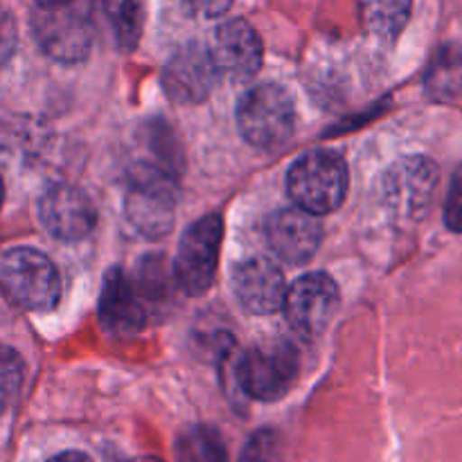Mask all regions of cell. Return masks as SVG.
<instances>
[{"mask_svg":"<svg viewBox=\"0 0 462 462\" xmlns=\"http://www.w3.org/2000/svg\"><path fill=\"white\" fill-rule=\"evenodd\" d=\"M320 224L302 208L275 210L266 221V239L275 255L293 266L307 264L320 246Z\"/></svg>","mask_w":462,"mask_h":462,"instance_id":"obj_13","label":"cell"},{"mask_svg":"<svg viewBox=\"0 0 462 462\" xmlns=\"http://www.w3.org/2000/svg\"><path fill=\"white\" fill-rule=\"evenodd\" d=\"M149 311L135 289L134 280L120 269L113 266L104 275L102 293H99V323L106 332L117 337H134L143 332L147 325Z\"/></svg>","mask_w":462,"mask_h":462,"instance_id":"obj_14","label":"cell"},{"mask_svg":"<svg viewBox=\"0 0 462 462\" xmlns=\"http://www.w3.org/2000/svg\"><path fill=\"white\" fill-rule=\"evenodd\" d=\"M440 171L427 156H409L388 170L383 179V203L402 221H420L429 212Z\"/></svg>","mask_w":462,"mask_h":462,"instance_id":"obj_8","label":"cell"},{"mask_svg":"<svg viewBox=\"0 0 462 462\" xmlns=\"http://www.w3.org/2000/svg\"><path fill=\"white\" fill-rule=\"evenodd\" d=\"M284 314L293 332L305 338L323 337L338 310V287L328 273L298 278L284 296Z\"/></svg>","mask_w":462,"mask_h":462,"instance_id":"obj_9","label":"cell"},{"mask_svg":"<svg viewBox=\"0 0 462 462\" xmlns=\"http://www.w3.org/2000/svg\"><path fill=\"white\" fill-rule=\"evenodd\" d=\"M36 7H59V5H70L75 0H34Z\"/></svg>","mask_w":462,"mask_h":462,"instance_id":"obj_27","label":"cell"},{"mask_svg":"<svg viewBox=\"0 0 462 462\" xmlns=\"http://www.w3.org/2000/svg\"><path fill=\"white\" fill-rule=\"evenodd\" d=\"M25 379V361L14 347L0 346V415L12 406Z\"/></svg>","mask_w":462,"mask_h":462,"instance_id":"obj_20","label":"cell"},{"mask_svg":"<svg viewBox=\"0 0 462 462\" xmlns=\"http://www.w3.org/2000/svg\"><path fill=\"white\" fill-rule=\"evenodd\" d=\"M39 219L52 237L61 242H79L93 233L97 210L84 189L70 183H57L41 197Z\"/></svg>","mask_w":462,"mask_h":462,"instance_id":"obj_11","label":"cell"},{"mask_svg":"<svg viewBox=\"0 0 462 462\" xmlns=\"http://www.w3.org/2000/svg\"><path fill=\"white\" fill-rule=\"evenodd\" d=\"M126 462H162V460L149 458V456H143V458H134V460H126Z\"/></svg>","mask_w":462,"mask_h":462,"instance_id":"obj_28","label":"cell"},{"mask_svg":"<svg viewBox=\"0 0 462 462\" xmlns=\"http://www.w3.org/2000/svg\"><path fill=\"white\" fill-rule=\"evenodd\" d=\"M350 188V171L337 152L316 149L298 158L287 174L293 203L311 215H329L343 206Z\"/></svg>","mask_w":462,"mask_h":462,"instance_id":"obj_2","label":"cell"},{"mask_svg":"<svg viewBox=\"0 0 462 462\" xmlns=\"http://www.w3.org/2000/svg\"><path fill=\"white\" fill-rule=\"evenodd\" d=\"M208 52L217 77H224L233 84H248L260 72L264 59L260 34L244 18L221 23Z\"/></svg>","mask_w":462,"mask_h":462,"instance_id":"obj_10","label":"cell"},{"mask_svg":"<svg viewBox=\"0 0 462 462\" xmlns=\"http://www.w3.org/2000/svg\"><path fill=\"white\" fill-rule=\"evenodd\" d=\"M183 14L192 18H217L230 9L235 0H174Z\"/></svg>","mask_w":462,"mask_h":462,"instance_id":"obj_24","label":"cell"},{"mask_svg":"<svg viewBox=\"0 0 462 462\" xmlns=\"http://www.w3.org/2000/svg\"><path fill=\"white\" fill-rule=\"evenodd\" d=\"M134 284L135 289H138L147 311L152 310V307L170 305L171 291H174L176 284L174 269H171L170 273V269H167L165 264V257L162 255H149L138 264V273H135ZM176 287H179V284H176Z\"/></svg>","mask_w":462,"mask_h":462,"instance_id":"obj_18","label":"cell"},{"mask_svg":"<svg viewBox=\"0 0 462 462\" xmlns=\"http://www.w3.org/2000/svg\"><path fill=\"white\" fill-rule=\"evenodd\" d=\"M224 221L219 215H206L183 233L174 260L176 284L188 296H203L212 287L219 264Z\"/></svg>","mask_w":462,"mask_h":462,"instance_id":"obj_6","label":"cell"},{"mask_svg":"<svg viewBox=\"0 0 462 462\" xmlns=\"http://www.w3.org/2000/svg\"><path fill=\"white\" fill-rule=\"evenodd\" d=\"M3 199H5V185H3V179H0V206H3Z\"/></svg>","mask_w":462,"mask_h":462,"instance_id":"obj_29","label":"cell"},{"mask_svg":"<svg viewBox=\"0 0 462 462\" xmlns=\"http://www.w3.org/2000/svg\"><path fill=\"white\" fill-rule=\"evenodd\" d=\"M32 30L41 50L61 63L84 61L95 41L93 18L72 3L39 7L32 18Z\"/></svg>","mask_w":462,"mask_h":462,"instance_id":"obj_7","label":"cell"},{"mask_svg":"<svg viewBox=\"0 0 462 462\" xmlns=\"http://www.w3.org/2000/svg\"><path fill=\"white\" fill-rule=\"evenodd\" d=\"M233 291L251 314L266 316L282 310L287 282L278 266L266 257H248L233 271Z\"/></svg>","mask_w":462,"mask_h":462,"instance_id":"obj_15","label":"cell"},{"mask_svg":"<svg viewBox=\"0 0 462 462\" xmlns=\"http://www.w3.org/2000/svg\"><path fill=\"white\" fill-rule=\"evenodd\" d=\"M462 90V57L456 50H442L427 72V93L433 99L449 102Z\"/></svg>","mask_w":462,"mask_h":462,"instance_id":"obj_19","label":"cell"},{"mask_svg":"<svg viewBox=\"0 0 462 462\" xmlns=\"http://www.w3.org/2000/svg\"><path fill=\"white\" fill-rule=\"evenodd\" d=\"M176 183L179 176L158 167L135 162L125 197L126 221L143 237H165L176 221Z\"/></svg>","mask_w":462,"mask_h":462,"instance_id":"obj_5","label":"cell"},{"mask_svg":"<svg viewBox=\"0 0 462 462\" xmlns=\"http://www.w3.org/2000/svg\"><path fill=\"white\" fill-rule=\"evenodd\" d=\"M217 70L210 52L199 43H188L176 50L162 68V90L167 97L183 106L203 104L215 88Z\"/></svg>","mask_w":462,"mask_h":462,"instance_id":"obj_12","label":"cell"},{"mask_svg":"<svg viewBox=\"0 0 462 462\" xmlns=\"http://www.w3.org/2000/svg\"><path fill=\"white\" fill-rule=\"evenodd\" d=\"M239 462H284L282 438L273 429H260L248 438Z\"/></svg>","mask_w":462,"mask_h":462,"instance_id":"obj_21","label":"cell"},{"mask_svg":"<svg viewBox=\"0 0 462 462\" xmlns=\"http://www.w3.org/2000/svg\"><path fill=\"white\" fill-rule=\"evenodd\" d=\"M48 462H93V460H90L86 454H81V451H66V454L54 456V458Z\"/></svg>","mask_w":462,"mask_h":462,"instance_id":"obj_26","label":"cell"},{"mask_svg":"<svg viewBox=\"0 0 462 462\" xmlns=\"http://www.w3.org/2000/svg\"><path fill=\"white\" fill-rule=\"evenodd\" d=\"M176 462H228V449L215 427L194 424L176 438Z\"/></svg>","mask_w":462,"mask_h":462,"instance_id":"obj_16","label":"cell"},{"mask_svg":"<svg viewBox=\"0 0 462 462\" xmlns=\"http://www.w3.org/2000/svg\"><path fill=\"white\" fill-rule=\"evenodd\" d=\"M445 224L451 233H462V165L451 176L445 201Z\"/></svg>","mask_w":462,"mask_h":462,"instance_id":"obj_23","label":"cell"},{"mask_svg":"<svg viewBox=\"0 0 462 462\" xmlns=\"http://www.w3.org/2000/svg\"><path fill=\"white\" fill-rule=\"evenodd\" d=\"M14 43H16V32H14L12 18L7 12H0V61L9 57Z\"/></svg>","mask_w":462,"mask_h":462,"instance_id":"obj_25","label":"cell"},{"mask_svg":"<svg viewBox=\"0 0 462 462\" xmlns=\"http://www.w3.org/2000/svg\"><path fill=\"white\" fill-rule=\"evenodd\" d=\"M361 7L370 34L391 43L404 32L413 0H361Z\"/></svg>","mask_w":462,"mask_h":462,"instance_id":"obj_17","label":"cell"},{"mask_svg":"<svg viewBox=\"0 0 462 462\" xmlns=\"http://www.w3.org/2000/svg\"><path fill=\"white\" fill-rule=\"evenodd\" d=\"M296 99L280 84L248 88L237 104L242 138L257 149H280L296 134Z\"/></svg>","mask_w":462,"mask_h":462,"instance_id":"obj_1","label":"cell"},{"mask_svg":"<svg viewBox=\"0 0 462 462\" xmlns=\"http://www.w3.org/2000/svg\"><path fill=\"white\" fill-rule=\"evenodd\" d=\"M140 5L138 0H125L113 14V30L120 48L134 50L140 39Z\"/></svg>","mask_w":462,"mask_h":462,"instance_id":"obj_22","label":"cell"},{"mask_svg":"<svg viewBox=\"0 0 462 462\" xmlns=\"http://www.w3.org/2000/svg\"><path fill=\"white\" fill-rule=\"evenodd\" d=\"M0 289L23 310L48 311L61 298V278L48 255L16 246L0 253Z\"/></svg>","mask_w":462,"mask_h":462,"instance_id":"obj_3","label":"cell"},{"mask_svg":"<svg viewBox=\"0 0 462 462\" xmlns=\"http://www.w3.org/2000/svg\"><path fill=\"white\" fill-rule=\"evenodd\" d=\"M300 374V356L289 341H264L237 356L235 379L246 397L278 402L287 395Z\"/></svg>","mask_w":462,"mask_h":462,"instance_id":"obj_4","label":"cell"}]
</instances>
